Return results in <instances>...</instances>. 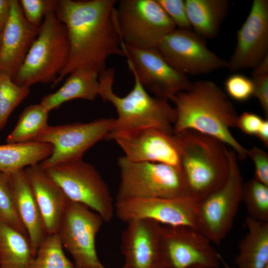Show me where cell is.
Segmentation results:
<instances>
[{"label":"cell","mask_w":268,"mask_h":268,"mask_svg":"<svg viewBox=\"0 0 268 268\" xmlns=\"http://www.w3.org/2000/svg\"><path fill=\"white\" fill-rule=\"evenodd\" d=\"M115 0H60L55 12L67 29L70 54L55 86L74 69L83 67L99 75L111 56L125 57L117 20Z\"/></svg>","instance_id":"obj_1"},{"label":"cell","mask_w":268,"mask_h":268,"mask_svg":"<svg viewBox=\"0 0 268 268\" xmlns=\"http://www.w3.org/2000/svg\"><path fill=\"white\" fill-rule=\"evenodd\" d=\"M176 119L173 133L194 130L214 137L233 150L238 159L247 156L245 148L235 138L231 129L236 127L238 115L227 95L214 82L199 80L178 93L172 101Z\"/></svg>","instance_id":"obj_2"},{"label":"cell","mask_w":268,"mask_h":268,"mask_svg":"<svg viewBox=\"0 0 268 268\" xmlns=\"http://www.w3.org/2000/svg\"><path fill=\"white\" fill-rule=\"evenodd\" d=\"M174 134L180 149V167L190 198L198 202L226 182L229 169L228 148L219 140L194 130Z\"/></svg>","instance_id":"obj_3"},{"label":"cell","mask_w":268,"mask_h":268,"mask_svg":"<svg viewBox=\"0 0 268 268\" xmlns=\"http://www.w3.org/2000/svg\"><path fill=\"white\" fill-rule=\"evenodd\" d=\"M134 83L132 90L125 96L113 91L115 73L112 68H106L99 76V96L115 108L114 118L109 133L154 127L173 133L176 110L169 101L149 94L138 78L133 75Z\"/></svg>","instance_id":"obj_4"},{"label":"cell","mask_w":268,"mask_h":268,"mask_svg":"<svg viewBox=\"0 0 268 268\" xmlns=\"http://www.w3.org/2000/svg\"><path fill=\"white\" fill-rule=\"evenodd\" d=\"M69 54L66 27L55 13H50L44 18L36 39L12 80L18 85L30 87L38 83L53 84L67 66Z\"/></svg>","instance_id":"obj_5"},{"label":"cell","mask_w":268,"mask_h":268,"mask_svg":"<svg viewBox=\"0 0 268 268\" xmlns=\"http://www.w3.org/2000/svg\"><path fill=\"white\" fill-rule=\"evenodd\" d=\"M120 183L116 200L147 198H190L180 167L118 158Z\"/></svg>","instance_id":"obj_6"},{"label":"cell","mask_w":268,"mask_h":268,"mask_svg":"<svg viewBox=\"0 0 268 268\" xmlns=\"http://www.w3.org/2000/svg\"><path fill=\"white\" fill-rule=\"evenodd\" d=\"M229 169L225 183L198 202L197 228L219 244L231 229L242 201L243 178L235 151L228 148Z\"/></svg>","instance_id":"obj_7"},{"label":"cell","mask_w":268,"mask_h":268,"mask_svg":"<svg viewBox=\"0 0 268 268\" xmlns=\"http://www.w3.org/2000/svg\"><path fill=\"white\" fill-rule=\"evenodd\" d=\"M44 170L69 200L87 206L104 222L112 219L115 213L113 197L93 165L81 160Z\"/></svg>","instance_id":"obj_8"},{"label":"cell","mask_w":268,"mask_h":268,"mask_svg":"<svg viewBox=\"0 0 268 268\" xmlns=\"http://www.w3.org/2000/svg\"><path fill=\"white\" fill-rule=\"evenodd\" d=\"M121 38L128 46L156 48L176 27L157 0H121L116 7Z\"/></svg>","instance_id":"obj_9"},{"label":"cell","mask_w":268,"mask_h":268,"mask_svg":"<svg viewBox=\"0 0 268 268\" xmlns=\"http://www.w3.org/2000/svg\"><path fill=\"white\" fill-rule=\"evenodd\" d=\"M114 119L101 118L87 123L48 125L33 141L49 143L52 146L51 154L40 162V166L46 169L82 160L87 150L106 138Z\"/></svg>","instance_id":"obj_10"},{"label":"cell","mask_w":268,"mask_h":268,"mask_svg":"<svg viewBox=\"0 0 268 268\" xmlns=\"http://www.w3.org/2000/svg\"><path fill=\"white\" fill-rule=\"evenodd\" d=\"M210 240L196 228L161 225L159 251L164 268H218L219 255Z\"/></svg>","instance_id":"obj_11"},{"label":"cell","mask_w":268,"mask_h":268,"mask_svg":"<svg viewBox=\"0 0 268 268\" xmlns=\"http://www.w3.org/2000/svg\"><path fill=\"white\" fill-rule=\"evenodd\" d=\"M103 222L87 206L69 201L58 233L76 268H107L100 261L95 246Z\"/></svg>","instance_id":"obj_12"},{"label":"cell","mask_w":268,"mask_h":268,"mask_svg":"<svg viewBox=\"0 0 268 268\" xmlns=\"http://www.w3.org/2000/svg\"><path fill=\"white\" fill-rule=\"evenodd\" d=\"M129 68L155 96L172 101L192 83L187 75L172 67L156 48L141 49L123 44Z\"/></svg>","instance_id":"obj_13"},{"label":"cell","mask_w":268,"mask_h":268,"mask_svg":"<svg viewBox=\"0 0 268 268\" xmlns=\"http://www.w3.org/2000/svg\"><path fill=\"white\" fill-rule=\"evenodd\" d=\"M156 49L172 67L186 75L206 74L227 67V61L210 51L205 39L191 29L176 28Z\"/></svg>","instance_id":"obj_14"},{"label":"cell","mask_w":268,"mask_h":268,"mask_svg":"<svg viewBox=\"0 0 268 268\" xmlns=\"http://www.w3.org/2000/svg\"><path fill=\"white\" fill-rule=\"evenodd\" d=\"M105 139L114 140L128 159L180 167V154L176 135L147 127L109 133Z\"/></svg>","instance_id":"obj_15"},{"label":"cell","mask_w":268,"mask_h":268,"mask_svg":"<svg viewBox=\"0 0 268 268\" xmlns=\"http://www.w3.org/2000/svg\"><path fill=\"white\" fill-rule=\"evenodd\" d=\"M198 203L188 198L130 199L116 200L114 210L117 218L125 223L149 219L162 225L197 228Z\"/></svg>","instance_id":"obj_16"},{"label":"cell","mask_w":268,"mask_h":268,"mask_svg":"<svg viewBox=\"0 0 268 268\" xmlns=\"http://www.w3.org/2000/svg\"><path fill=\"white\" fill-rule=\"evenodd\" d=\"M268 0H254L237 33V43L227 68L234 72L254 68L268 56Z\"/></svg>","instance_id":"obj_17"},{"label":"cell","mask_w":268,"mask_h":268,"mask_svg":"<svg viewBox=\"0 0 268 268\" xmlns=\"http://www.w3.org/2000/svg\"><path fill=\"white\" fill-rule=\"evenodd\" d=\"M121 238L125 268H160L159 223L149 219L128 222Z\"/></svg>","instance_id":"obj_18"},{"label":"cell","mask_w":268,"mask_h":268,"mask_svg":"<svg viewBox=\"0 0 268 268\" xmlns=\"http://www.w3.org/2000/svg\"><path fill=\"white\" fill-rule=\"evenodd\" d=\"M39 28L25 19L19 1L11 0L10 15L1 32L0 72L13 79L36 39Z\"/></svg>","instance_id":"obj_19"},{"label":"cell","mask_w":268,"mask_h":268,"mask_svg":"<svg viewBox=\"0 0 268 268\" xmlns=\"http://www.w3.org/2000/svg\"><path fill=\"white\" fill-rule=\"evenodd\" d=\"M39 207L47 234L57 233L69 200L39 164L24 169Z\"/></svg>","instance_id":"obj_20"},{"label":"cell","mask_w":268,"mask_h":268,"mask_svg":"<svg viewBox=\"0 0 268 268\" xmlns=\"http://www.w3.org/2000/svg\"><path fill=\"white\" fill-rule=\"evenodd\" d=\"M7 175L15 209L36 255L47 235L39 207L24 169Z\"/></svg>","instance_id":"obj_21"},{"label":"cell","mask_w":268,"mask_h":268,"mask_svg":"<svg viewBox=\"0 0 268 268\" xmlns=\"http://www.w3.org/2000/svg\"><path fill=\"white\" fill-rule=\"evenodd\" d=\"M99 74L92 69L76 68L69 73L61 88L44 96L40 104L50 112L73 99L93 101L99 96Z\"/></svg>","instance_id":"obj_22"},{"label":"cell","mask_w":268,"mask_h":268,"mask_svg":"<svg viewBox=\"0 0 268 268\" xmlns=\"http://www.w3.org/2000/svg\"><path fill=\"white\" fill-rule=\"evenodd\" d=\"M248 231L238 243L235 263L238 268L268 267V222L246 218Z\"/></svg>","instance_id":"obj_23"},{"label":"cell","mask_w":268,"mask_h":268,"mask_svg":"<svg viewBox=\"0 0 268 268\" xmlns=\"http://www.w3.org/2000/svg\"><path fill=\"white\" fill-rule=\"evenodd\" d=\"M187 16L194 31L203 38L216 36L229 7L227 0H185Z\"/></svg>","instance_id":"obj_24"},{"label":"cell","mask_w":268,"mask_h":268,"mask_svg":"<svg viewBox=\"0 0 268 268\" xmlns=\"http://www.w3.org/2000/svg\"><path fill=\"white\" fill-rule=\"evenodd\" d=\"M35 256L28 237L0 219V268H30Z\"/></svg>","instance_id":"obj_25"},{"label":"cell","mask_w":268,"mask_h":268,"mask_svg":"<svg viewBox=\"0 0 268 268\" xmlns=\"http://www.w3.org/2000/svg\"><path fill=\"white\" fill-rule=\"evenodd\" d=\"M52 152L51 144L40 142L0 145V172L10 173L39 164Z\"/></svg>","instance_id":"obj_26"},{"label":"cell","mask_w":268,"mask_h":268,"mask_svg":"<svg viewBox=\"0 0 268 268\" xmlns=\"http://www.w3.org/2000/svg\"><path fill=\"white\" fill-rule=\"evenodd\" d=\"M49 112L40 104L28 105L21 113L15 127L7 136L6 143L33 141L48 126Z\"/></svg>","instance_id":"obj_27"},{"label":"cell","mask_w":268,"mask_h":268,"mask_svg":"<svg viewBox=\"0 0 268 268\" xmlns=\"http://www.w3.org/2000/svg\"><path fill=\"white\" fill-rule=\"evenodd\" d=\"M30 268H76L66 257L58 233L47 234L36 253Z\"/></svg>","instance_id":"obj_28"},{"label":"cell","mask_w":268,"mask_h":268,"mask_svg":"<svg viewBox=\"0 0 268 268\" xmlns=\"http://www.w3.org/2000/svg\"><path fill=\"white\" fill-rule=\"evenodd\" d=\"M242 201L248 216L258 221L268 222V186L254 178L243 183Z\"/></svg>","instance_id":"obj_29"},{"label":"cell","mask_w":268,"mask_h":268,"mask_svg":"<svg viewBox=\"0 0 268 268\" xmlns=\"http://www.w3.org/2000/svg\"><path fill=\"white\" fill-rule=\"evenodd\" d=\"M30 93V86L15 83L10 76L0 72V131L13 111Z\"/></svg>","instance_id":"obj_30"},{"label":"cell","mask_w":268,"mask_h":268,"mask_svg":"<svg viewBox=\"0 0 268 268\" xmlns=\"http://www.w3.org/2000/svg\"><path fill=\"white\" fill-rule=\"evenodd\" d=\"M0 219L28 236L26 229L15 207L7 173L0 172Z\"/></svg>","instance_id":"obj_31"},{"label":"cell","mask_w":268,"mask_h":268,"mask_svg":"<svg viewBox=\"0 0 268 268\" xmlns=\"http://www.w3.org/2000/svg\"><path fill=\"white\" fill-rule=\"evenodd\" d=\"M23 15L32 25L39 27L45 16L55 13L59 0H18Z\"/></svg>","instance_id":"obj_32"},{"label":"cell","mask_w":268,"mask_h":268,"mask_svg":"<svg viewBox=\"0 0 268 268\" xmlns=\"http://www.w3.org/2000/svg\"><path fill=\"white\" fill-rule=\"evenodd\" d=\"M252 80L253 96L256 98L267 118L268 117V56L253 68Z\"/></svg>","instance_id":"obj_33"},{"label":"cell","mask_w":268,"mask_h":268,"mask_svg":"<svg viewBox=\"0 0 268 268\" xmlns=\"http://www.w3.org/2000/svg\"><path fill=\"white\" fill-rule=\"evenodd\" d=\"M227 94L238 102H245L250 99L254 94V85L251 78L239 74L233 73L224 82Z\"/></svg>","instance_id":"obj_34"},{"label":"cell","mask_w":268,"mask_h":268,"mask_svg":"<svg viewBox=\"0 0 268 268\" xmlns=\"http://www.w3.org/2000/svg\"><path fill=\"white\" fill-rule=\"evenodd\" d=\"M157 1L176 27H178V29H191L186 14L184 0H157Z\"/></svg>","instance_id":"obj_35"},{"label":"cell","mask_w":268,"mask_h":268,"mask_svg":"<svg viewBox=\"0 0 268 268\" xmlns=\"http://www.w3.org/2000/svg\"><path fill=\"white\" fill-rule=\"evenodd\" d=\"M247 156L255 166L254 179L268 186V154L261 148L254 146L247 149Z\"/></svg>","instance_id":"obj_36"},{"label":"cell","mask_w":268,"mask_h":268,"mask_svg":"<svg viewBox=\"0 0 268 268\" xmlns=\"http://www.w3.org/2000/svg\"><path fill=\"white\" fill-rule=\"evenodd\" d=\"M264 119L257 114L245 111L238 116L236 127L246 134L256 136Z\"/></svg>","instance_id":"obj_37"},{"label":"cell","mask_w":268,"mask_h":268,"mask_svg":"<svg viewBox=\"0 0 268 268\" xmlns=\"http://www.w3.org/2000/svg\"><path fill=\"white\" fill-rule=\"evenodd\" d=\"M11 0H0V31L2 32L10 15Z\"/></svg>","instance_id":"obj_38"},{"label":"cell","mask_w":268,"mask_h":268,"mask_svg":"<svg viewBox=\"0 0 268 268\" xmlns=\"http://www.w3.org/2000/svg\"><path fill=\"white\" fill-rule=\"evenodd\" d=\"M256 136L262 142L264 145L268 146V120L264 119Z\"/></svg>","instance_id":"obj_39"},{"label":"cell","mask_w":268,"mask_h":268,"mask_svg":"<svg viewBox=\"0 0 268 268\" xmlns=\"http://www.w3.org/2000/svg\"><path fill=\"white\" fill-rule=\"evenodd\" d=\"M219 259H220V262H221L223 264L224 268H231L229 266V265L226 262V261L223 259V258L221 255L219 257Z\"/></svg>","instance_id":"obj_40"},{"label":"cell","mask_w":268,"mask_h":268,"mask_svg":"<svg viewBox=\"0 0 268 268\" xmlns=\"http://www.w3.org/2000/svg\"><path fill=\"white\" fill-rule=\"evenodd\" d=\"M1 38V31H0V45Z\"/></svg>","instance_id":"obj_41"},{"label":"cell","mask_w":268,"mask_h":268,"mask_svg":"<svg viewBox=\"0 0 268 268\" xmlns=\"http://www.w3.org/2000/svg\"><path fill=\"white\" fill-rule=\"evenodd\" d=\"M192 268H206L203 267H194Z\"/></svg>","instance_id":"obj_42"},{"label":"cell","mask_w":268,"mask_h":268,"mask_svg":"<svg viewBox=\"0 0 268 268\" xmlns=\"http://www.w3.org/2000/svg\"><path fill=\"white\" fill-rule=\"evenodd\" d=\"M160 268H163V267H160Z\"/></svg>","instance_id":"obj_43"},{"label":"cell","mask_w":268,"mask_h":268,"mask_svg":"<svg viewBox=\"0 0 268 268\" xmlns=\"http://www.w3.org/2000/svg\"><path fill=\"white\" fill-rule=\"evenodd\" d=\"M125 268L124 267H123V268Z\"/></svg>","instance_id":"obj_44"},{"label":"cell","mask_w":268,"mask_h":268,"mask_svg":"<svg viewBox=\"0 0 268 268\" xmlns=\"http://www.w3.org/2000/svg\"><path fill=\"white\" fill-rule=\"evenodd\" d=\"M266 268H268V267H266Z\"/></svg>","instance_id":"obj_45"}]
</instances>
